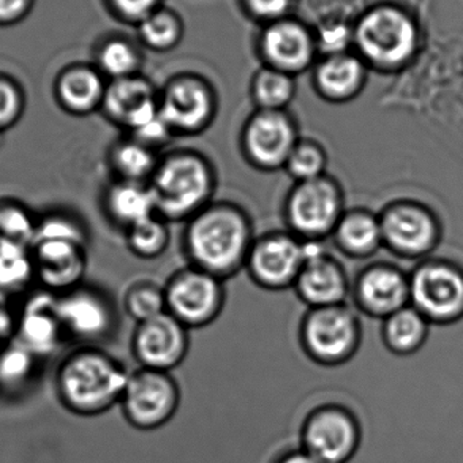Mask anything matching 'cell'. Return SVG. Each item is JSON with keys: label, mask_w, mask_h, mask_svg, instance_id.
<instances>
[{"label": "cell", "mask_w": 463, "mask_h": 463, "mask_svg": "<svg viewBox=\"0 0 463 463\" xmlns=\"http://www.w3.org/2000/svg\"><path fill=\"white\" fill-rule=\"evenodd\" d=\"M56 307L65 339L81 345H98L116 334L119 316L114 299L97 286L81 283L56 294Z\"/></svg>", "instance_id": "52a82bcc"}, {"label": "cell", "mask_w": 463, "mask_h": 463, "mask_svg": "<svg viewBox=\"0 0 463 463\" xmlns=\"http://www.w3.org/2000/svg\"><path fill=\"white\" fill-rule=\"evenodd\" d=\"M165 293L167 313L190 331L213 324L227 302L225 280L190 264L168 277Z\"/></svg>", "instance_id": "8992f818"}, {"label": "cell", "mask_w": 463, "mask_h": 463, "mask_svg": "<svg viewBox=\"0 0 463 463\" xmlns=\"http://www.w3.org/2000/svg\"><path fill=\"white\" fill-rule=\"evenodd\" d=\"M256 13L261 15L274 16L283 13L288 7V0H250Z\"/></svg>", "instance_id": "7bdbcfd3"}, {"label": "cell", "mask_w": 463, "mask_h": 463, "mask_svg": "<svg viewBox=\"0 0 463 463\" xmlns=\"http://www.w3.org/2000/svg\"><path fill=\"white\" fill-rule=\"evenodd\" d=\"M156 0H114L117 7L128 15L137 16L146 14Z\"/></svg>", "instance_id": "b9f144b4"}, {"label": "cell", "mask_w": 463, "mask_h": 463, "mask_svg": "<svg viewBox=\"0 0 463 463\" xmlns=\"http://www.w3.org/2000/svg\"><path fill=\"white\" fill-rule=\"evenodd\" d=\"M380 222L383 241L400 252H421L434 239L431 219L412 206H393L383 214Z\"/></svg>", "instance_id": "44dd1931"}, {"label": "cell", "mask_w": 463, "mask_h": 463, "mask_svg": "<svg viewBox=\"0 0 463 463\" xmlns=\"http://www.w3.org/2000/svg\"><path fill=\"white\" fill-rule=\"evenodd\" d=\"M361 323L347 304L307 307L298 328L305 355L318 366H343L361 345Z\"/></svg>", "instance_id": "5b68a950"}, {"label": "cell", "mask_w": 463, "mask_h": 463, "mask_svg": "<svg viewBox=\"0 0 463 463\" xmlns=\"http://www.w3.org/2000/svg\"><path fill=\"white\" fill-rule=\"evenodd\" d=\"M143 34L149 43L163 48L175 41L178 26L171 16L160 14V15L152 16L143 24Z\"/></svg>", "instance_id": "f35d334b"}, {"label": "cell", "mask_w": 463, "mask_h": 463, "mask_svg": "<svg viewBox=\"0 0 463 463\" xmlns=\"http://www.w3.org/2000/svg\"><path fill=\"white\" fill-rule=\"evenodd\" d=\"M362 429L353 411L324 404L307 413L301 429V449L320 463H348L355 457Z\"/></svg>", "instance_id": "30bf717a"}, {"label": "cell", "mask_w": 463, "mask_h": 463, "mask_svg": "<svg viewBox=\"0 0 463 463\" xmlns=\"http://www.w3.org/2000/svg\"><path fill=\"white\" fill-rule=\"evenodd\" d=\"M160 156L162 154L128 135L109 148L108 165L114 179L148 184L159 165Z\"/></svg>", "instance_id": "d4e9b609"}, {"label": "cell", "mask_w": 463, "mask_h": 463, "mask_svg": "<svg viewBox=\"0 0 463 463\" xmlns=\"http://www.w3.org/2000/svg\"><path fill=\"white\" fill-rule=\"evenodd\" d=\"M293 95L291 81L282 73L264 72L255 84V97L261 110H280Z\"/></svg>", "instance_id": "d590c367"}, {"label": "cell", "mask_w": 463, "mask_h": 463, "mask_svg": "<svg viewBox=\"0 0 463 463\" xmlns=\"http://www.w3.org/2000/svg\"><path fill=\"white\" fill-rule=\"evenodd\" d=\"M106 89L99 75L86 67H72L57 78V103L71 116H89L102 106Z\"/></svg>", "instance_id": "603a6c76"}, {"label": "cell", "mask_w": 463, "mask_h": 463, "mask_svg": "<svg viewBox=\"0 0 463 463\" xmlns=\"http://www.w3.org/2000/svg\"><path fill=\"white\" fill-rule=\"evenodd\" d=\"M100 64L106 72L122 79L135 68L136 54L127 43L116 41L103 48Z\"/></svg>", "instance_id": "74e56055"}, {"label": "cell", "mask_w": 463, "mask_h": 463, "mask_svg": "<svg viewBox=\"0 0 463 463\" xmlns=\"http://www.w3.org/2000/svg\"><path fill=\"white\" fill-rule=\"evenodd\" d=\"M181 404V388L171 373L138 367L130 373L122 394V413L130 426L154 431L175 416Z\"/></svg>", "instance_id": "ba28073f"}, {"label": "cell", "mask_w": 463, "mask_h": 463, "mask_svg": "<svg viewBox=\"0 0 463 463\" xmlns=\"http://www.w3.org/2000/svg\"><path fill=\"white\" fill-rule=\"evenodd\" d=\"M415 304L434 317H450L463 307L461 275L445 266L424 267L410 288Z\"/></svg>", "instance_id": "ffe728a7"}, {"label": "cell", "mask_w": 463, "mask_h": 463, "mask_svg": "<svg viewBox=\"0 0 463 463\" xmlns=\"http://www.w3.org/2000/svg\"><path fill=\"white\" fill-rule=\"evenodd\" d=\"M307 259V241L288 230L269 231L253 240L245 272L267 291L293 288Z\"/></svg>", "instance_id": "9c48e42d"}, {"label": "cell", "mask_w": 463, "mask_h": 463, "mask_svg": "<svg viewBox=\"0 0 463 463\" xmlns=\"http://www.w3.org/2000/svg\"><path fill=\"white\" fill-rule=\"evenodd\" d=\"M255 237L252 219L242 206L214 200L184 222L182 250L190 266L228 280L244 269Z\"/></svg>", "instance_id": "6da1fadb"}, {"label": "cell", "mask_w": 463, "mask_h": 463, "mask_svg": "<svg viewBox=\"0 0 463 463\" xmlns=\"http://www.w3.org/2000/svg\"><path fill=\"white\" fill-rule=\"evenodd\" d=\"M24 95L13 79L0 76V135L18 124L24 116Z\"/></svg>", "instance_id": "8d00e7d4"}, {"label": "cell", "mask_w": 463, "mask_h": 463, "mask_svg": "<svg viewBox=\"0 0 463 463\" xmlns=\"http://www.w3.org/2000/svg\"><path fill=\"white\" fill-rule=\"evenodd\" d=\"M102 203L108 219L124 232L156 214L148 184L113 179L103 193Z\"/></svg>", "instance_id": "7402d4cb"}, {"label": "cell", "mask_w": 463, "mask_h": 463, "mask_svg": "<svg viewBox=\"0 0 463 463\" xmlns=\"http://www.w3.org/2000/svg\"><path fill=\"white\" fill-rule=\"evenodd\" d=\"M129 375L125 364L99 345H80L60 362L54 389L68 412L92 418L121 402Z\"/></svg>", "instance_id": "7a4b0ae2"}, {"label": "cell", "mask_w": 463, "mask_h": 463, "mask_svg": "<svg viewBox=\"0 0 463 463\" xmlns=\"http://www.w3.org/2000/svg\"><path fill=\"white\" fill-rule=\"evenodd\" d=\"M293 290L307 307H323L345 304L351 285L342 261L324 241H307V259Z\"/></svg>", "instance_id": "4fadbf2b"}, {"label": "cell", "mask_w": 463, "mask_h": 463, "mask_svg": "<svg viewBox=\"0 0 463 463\" xmlns=\"http://www.w3.org/2000/svg\"><path fill=\"white\" fill-rule=\"evenodd\" d=\"M33 0H0V24H10L24 18Z\"/></svg>", "instance_id": "60d3db41"}, {"label": "cell", "mask_w": 463, "mask_h": 463, "mask_svg": "<svg viewBox=\"0 0 463 463\" xmlns=\"http://www.w3.org/2000/svg\"><path fill=\"white\" fill-rule=\"evenodd\" d=\"M345 201L342 184L329 174L294 182L283 201L285 230L304 241H326L345 212Z\"/></svg>", "instance_id": "277c9868"}, {"label": "cell", "mask_w": 463, "mask_h": 463, "mask_svg": "<svg viewBox=\"0 0 463 463\" xmlns=\"http://www.w3.org/2000/svg\"><path fill=\"white\" fill-rule=\"evenodd\" d=\"M87 247L68 240H40L32 247L35 279L43 290L53 294L80 286L87 271Z\"/></svg>", "instance_id": "5bb4252c"}, {"label": "cell", "mask_w": 463, "mask_h": 463, "mask_svg": "<svg viewBox=\"0 0 463 463\" xmlns=\"http://www.w3.org/2000/svg\"><path fill=\"white\" fill-rule=\"evenodd\" d=\"M38 216L15 198H0V244L32 248L37 234Z\"/></svg>", "instance_id": "f1b7e54d"}, {"label": "cell", "mask_w": 463, "mask_h": 463, "mask_svg": "<svg viewBox=\"0 0 463 463\" xmlns=\"http://www.w3.org/2000/svg\"><path fill=\"white\" fill-rule=\"evenodd\" d=\"M331 239L342 255L366 258L383 242L380 219L364 209H345Z\"/></svg>", "instance_id": "cb8c5ba5"}, {"label": "cell", "mask_w": 463, "mask_h": 463, "mask_svg": "<svg viewBox=\"0 0 463 463\" xmlns=\"http://www.w3.org/2000/svg\"><path fill=\"white\" fill-rule=\"evenodd\" d=\"M33 282L37 279L32 248L0 244V291L15 298Z\"/></svg>", "instance_id": "4316f807"}, {"label": "cell", "mask_w": 463, "mask_h": 463, "mask_svg": "<svg viewBox=\"0 0 463 463\" xmlns=\"http://www.w3.org/2000/svg\"><path fill=\"white\" fill-rule=\"evenodd\" d=\"M0 347H2V345H0Z\"/></svg>", "instance_id": "f6af8a7d"}, {"label": "cell", "mask_w": 463, "mask_h": 463, "mask_svg": "<svg viewBox=\"0 0 463 463\" xmlns=\"http://www.w3.org/2000/svg\"><path fill=\"white\" fill-rule=\"evenodd\" d=\"M130 351L138 367L171 373L189 355L190 329L170 313H163L136 326Z\"/></svg>", "instance_id": "7c38bea8"}, {"label": "cell", "mask_w": 463, "mask_h": 463, "mask_svg": "<svg viewBox=\"0 0 463 463\" xmlns=\"http://www.w3.org/2000/svg\"><path fill=\"white\" fill-rule=\"evenodd\" d=\"M213 162L197 149H168L149 179L157 216L170 224L186 222L213 203L217 189Z\"/></svg>", "instance_id": "3957f363"}, {"label": "cell", "mask_w": 463, "mask_h": 463, "mask_svg": "<svg viewBox=\"0 0 463 463\" xmlns=\"http://www.w3.org/2000/svg\"><path fill=\"white\" fill-rule=\"evenodd\" d=\"M351 293L362 312L388 317L402 309L410 288L402 275L392 267L372 266L356 277Z\"/></svg>", "instance_id": "ac0fdd59"}, {"label": "cell", "mask_w": 463, "mask_h": 463, "mask_svg": "<svg viewBox=\"0 0 463 463\" xmlns=\"http://www.w3.org/2000/svg\"><path fill=\"white\" fill-rule=\"evenodd\" d=\"M362 49L378 61L394 62L407 57L415 45V30L402 14L380 10L370 14L359 27Z\"/></svg>", "instance_id": "2e32d148"}, {"label": "cell", "mask_w": 463, "mask_h": 463, "mask_svg": "<svg viewBox=\"0 0 463 463\" xmlns=\"http://www.w3.org/2000/svg\"><path fill=\"white\" fill-rule=\"evenodd\" d=\"M170 225L157 214L133 225L125 231L128 250L143 260L160 258L171 244Z\"/></svg>", "instance_id": "f546056e"}, {"label": "cell", "mask_w": 463, "mask_h": 463, "mask_svg": "<svg viewBox=\"0 0 463 463\" xmlns=\"http://www.w3.org/2000/svg\"><path fill=\"white\" fill-rule=\"evenodd\" d=\"M426 326L423 318L415 310H397L393 315L386 317L383 336L386 345L396 353H408L418 347L419 342L423 339Z\"/></svg>", "instance_id": "d6a6232c"}, {"label": "cell", "mask_w": 463, "mask_h": 463, "mask_svg": "<svg viewBox=\"0 0 463 463\" xmlns=\"http://www.w3.org/2000/svg\"><path fill=\"white\" fill-rule=\"evenodd\" d=\"M40 240H68L89 245L90 236L86 225L78 217L67 212H51L38 217L35 241Z\"/></svg>", "instance_id": "e575fe53"}, {"label": "cell", "mask_w": 463, "mask_h": 463, "mask_svg": "<svg viewBox=\"0 0 463 463\" xmlns=\"http://www.w3.org/2000/svg\"><path fill=\"white\" fill-rule=\"evenodd\" d=\"M328 154L324 146L310 138H301L286 162L285 171L293 182L310 181L326 175Z\"/></svg>", "instance_id": "1f68e13d"}, {"label": "cell", "mask_w": 463, "mask_h": 463, "mask_svg": "<svg viewBox=\"0 0 463 463\" xmlns=\"http://www.w3.org/2000/svg\"><path fill=\"white\" fill-rule=\"evenodd\" d=\"M40 359L53 355L65 342L56 307V294L46 290L27 297L19 307L15 337Z\"/></svg>", "instance_id": "9a60e30c"}, {"label": "cell", "mask_w": 463, "mask_h": 463, "mask_svg": "<svg viewBox=\"0 0 463 463\" xmlns=\"http://www.w3.org/2000/svg\"><path fill=\"white\" fill-rule=\"evenodd\" d=\"M41 359L16 339L0 347V392L16 393L37 375Z\"/></svg>", "instance_id": "484cf974"}, {"label": "cell", "mask_w": 463, "mask_h": 463, "mask_svg": "<svg viewBox=\"0 0 463 463\" xmlns=\"http://www.w3.org/2000/svg\"><path fill=\"white\" fill-rule=\"evenodd\" d=\"M18 310L14 305V297L0 291V345L15 337Z\"/></svg>", "instance_id": "ab89813d"}, {"label": "cell", "mask_w": 463, "mask_h": 463, "mask_svg": "<svg viewBox=\"0 0 463 463\" xmlns=\"http://www.w3.org/2000/svg\"><path fill=\"white\" fill-rule=\"evenodd\" d=\"M162 114L175 137L200 135L212 122L214 113L211 92L195 80L174 84L162 103Z\"/></svg>", "instance_id": "e0dca14e"}, {"label": "cell", "mask_w": 463, "mask_h": 463, "mask_svg": "<svg viewBox=\"0 0 463 463\" xmlns=\"http://www.w3.org/2000/svg\"><path fill=\"white\" fill-rule=\"evenodd\" d=\"M274 463H320L313 458L304 449H294V450L286 451Z\"/></svg>", "instance_id": "ee69618b"}, {"label": "cell", "mask_w": 463, "mask_h": 463, "mask_svg": "<svg viewBox=\"0 0 463 463\" xmlns=\"http://www.w3.org/2000/svg\"><path fill=\"white\" fill-rule=\"evenodd\" d=\"M301 140L293 119L280 110H261L253 114L242 128L239 148L242 159L253 170L277 173L297 143Z\"/></svg>", "instance_id": "8fae6325"}, {"label": "cell", "mask_w": 463, "mask_h": 463, "mask_svg": "<svg viewBox=\"0 0 463 463\" xmlns=\"http://www.w3.org/2000/svg\"><path fill=\"white\" fill-rule=\"evenodd\" d=\"M361 65L350 57L329 60L318 73L321 90L332 98H345L353 94L361 80Z\"/></svg>", "instance_id": "836d02e7"}, {"label": "cell", "mask_w": 463, "mask_h": 463, "mask_svg": "<svg viewBox=\"0 0 463 463\" xmlns=\"http://www.w3.org/2000/svg\"><path fill=\"white\" fill-rule=\"evenodd\" d=\"M266 51L278 64L288 68H299L309 60V38L296 24H278L267 33Z\"/></svg>", "instance_id": "83f0119b"}, {"label": "cell", "mask_w": 463, "mask_h": 463, "mask_svg": "<svg viewBox=\"0 0 463 463\" xmlns=\"http://www.w3.org/2000/svg\"><path fill=\"white\" fill-rule=\"evenodd\" d=\"M102 108L108 118L128 135L160 113L151 87L146 81L127 78L118 79L106 89Z\"/></svg>", "instance_id": "d6986e66"}, {"label": "cell", "mask_w": 463, "mask_h": 463, "mask_svg": "<svg viewBox=\"0 0 463 463\" xmlns=\"http://www.w3.org/2000/svg\"><path fill=\"white\" fill-rule=\"evenodd\" d=\"M122 307L136 324L163 315L167 312L165 285L152 279L133 280L125 290Z\"/></svg>", "instance_id": "4dcf8cb0"}]
</instances>
